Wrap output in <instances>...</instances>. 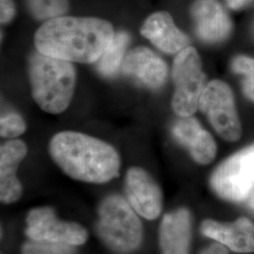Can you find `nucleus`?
Here are the masks:
<instances>
[{"mask_svg": "<svg viewBox=\"0 0 254 254\" xmlns=\"http://www.w3.org/2000/svg\"><path fill=\"white\" fill-rule=\"evenodd\" d=\"M115 36L108 21L92 17L60 16L37 30L34 44L43 54L70 63L94 64Z\"/></svg>", "mask_w": 254, "mask_h": 254, "instance_id": "obj_1", "label": "nucleus"}, {"mask_svg": "<svg viewBox=\"0 0 254 254\" xmlns=\"http://www.w3.org/2000/svg\"><path fill=\"white\" fill-rule=\"evenodd\" d=\"M49 153L64 173L78 181L103 184L119 175L121 159L117 151L82 133L65 131L55 135Z\"/></svg>", "mask_w": 254, "mask_h": 254, "instance_id": "obj_2", "label": "nucleus"}, {"mask_svg": "<svg viewBox=\"0 0 254 254\" xmlns=\"http://www.w3.org/2000/svg\"><path fill=\"white\" fill-rule=\"evenodd\" d=\"M32 96L39 107L51 114L68 108L75 85V70L70 62L37 50L28 59Z\"/></svg>", "mask_w": 254, "mask_h": 254, "instance_id": "obj_3", "label": "nucleus"}, {"mask_svg": "<svg viewBox=\"0 0 254 254\" xmlns=\"http://www.w3.org/2000/svg\"><path fill=\"white\" fill-rule=\"evenodd\" d=\"M97 232L110 249L122 254L136 250L143 234L136 211L116 195L109 196L101 203Z\"/></svg>", "mask_w": 254, "mask_h": 254, "instance_id": "obj_4", "label": "nucleus"}, {"mask_svg": "<svg viewBox=\"0 0 254 254\" xmlns=\"http://www.w3.org/2000/svg\"><path fill=\"white\" fill-rule=\"evenodd\" d=\"M210 184L221 199L247 202L254 209V145L220 164L212 174Z\"/></svg>", "mask_w": 254, "mask_h": 254, "instance_id": "obj_5", "label": "nucleus"}, {"mask_svg": "<svg viewBox=\"0 0 254 254\" xmlns=\"http://www.w3.org/2000/svg\"><path fill=\"white\" fill-rule=\"evenodd\" d=\"M173 78L175 91L173 109L180 117L193 115L199 108L201 93L204 90V73L196 49L187 47L174 60Z\"/></svg>", "mask_w": 254, "mask_h": 254, "instance_id": "obj_6", "label": "nucleus"}, {"mask_svg": "<svg viewBox=\"0 0 254 254\" xmlns=\"http://www.w3.org/2000/svg\"><path fill=\"white\" fill-rule=\"evenodd\" d=\"M199 108L222 138L228 141L240 138L242 128L233 92L226 83L220 80L208 83L201 93Z\"/></svg>", "mask_w": 254, "mask_h": 254, "instance_id": "obj_7", "label": "nucleus"}, {"mask_svg": "<svg viewBox=\"0 0 254 254\" xmlns=\"http://www.w3.org/2000/svg\"><path fill=\"white\" fill-rule=\"evenodd\" d=\"M26 235L30 239L79 246L87 241L88 233L81 225L60 220L54 210L40 207L31 210L27 217Z\"/></svg>", "mask_w": 254, "mask_h": 254, "instance_id": "obj_8", "label": "nucleus"}, {"mask_svg": "<svg viewBox=\"0 0 254 254\" xmlns=\"http://www.w3.org/2000/svg\"><path fill=\"white\" fill-rule=\"evenodd\" d=\"M127 200L139 216L153 220L162 210V193L153 177L141 168H131L126 178Z\"/></svg>", "mask_w": 254, "mask_h": 254, "instance_id": "obj_9", "label": "nucleus"}, {"mask_svg": "<svg viewBox=\"0 0 254 254\" xmlns=\"http://www.w3.org/2000/svg\"><path fill=\"white\" fill-rule=\"evenodd\" d=\"M123 72L137 84L151 90L163 86L168 67L163 60L147 47H136L126 56Z\"/></svg>", "mask_w": 254, "mask_h": 254, "instance_id": "obj_10", "label": "nucleus"}, {"mask_svg": "<svg viewBox=\"0 0 254 254\" xmlns=\"http://www.w3.org/2000/svg\"><path fill=\"white\" fill-rule=\"evenodd\" d=\"M191 15L198 36L208 44L224 41L232 30V22L218 0H195Z\"/></svg>", "mask_w": 254, "mask_h": 254, "instance_id": "obj_11", "label": "nucleus"}, {"mask_svg": "<svg viewBox=\"0 0 254 254\" xmlns=\"http://www.w3.org/2000/svg\"><path fill=\"white\" fill-rule=\"evenodd\" d=\"M172 130L174 138L189 150L197 163L206 165L214 160L217 154L216 142L196 119L180 117L174 122Z\"/></svg>", "mask_w": 254, "mask_h": 254, "instance_id": "obj_12", "label": "nucleus"}, {"mask_svg": "<svg viewBox=\"0 0 254 254\" xmlns=\"http://www.w3.org/2000/svg\"><path fill=\"white\" fill-rule=\"evenodd\" d=\"M201 232L236 253L254 252V224L248 218H238L233 223L206 219L201 224Z\"/></svg>", "mask_w": 254, "mask_h": 254, "instance_id": "obj_13", "label": "nucleus"}, {"mask_svg": "<svg viewBox=\"0 0 254 254\" xmlns=\"http://www.w3.org/2000/svg\"><path fill=\"white\" fill-rule=\"evenodd\" d=\"M27 145L19 139L9 140L0 149V199L4 203L19 200L23 188L16 177L19 164L26 157Z\"/></svg>", "mask_w": 254, "mask_h": 254, "instance_id": "obj_14", "label": "nucleus"}, {"mask_svg": "<svg viewBox=\"0 0 254 254\" xmlns=\"http://www.w3.org/2000/svg\"><path fill=\"white\" fill-rule=\"evenodd\" d=\"M140 32L154 46L166 53H177L187 48L190 40L175 26L168 12H155L146 19Z\"/></svg>", "mask_w": 254, "mask_h": 254, "instance_id": "obj_15", "label": "nucleus"}, {"mask_svg": "<svg viewBox=\"0 0 254 254\" xmlns=\"http://www.w3.org/2000/svg\"><path fill=\"white\" fill-rule=\"evenodd\" d=\"M191 239L190 214L179 209L164 217L159 231L163 254H189Z\"/></svg>", "mask_w": 254, "mask_h": 254, "instance_id": "obj_16", "label": "nucleus"}, {"mask_svg": "<svg viewBox=\"0 0 254 254\" xmlns=\"http://www.w3.org/2000/svg\"><path fill=\"white\" fill-rule=\"evenodd\" d=\"M129 41L130 37L125 31H120L115 34L109 47L96 62L97 70L102 75L112 77L118 73L121 65L124 64Z\"/></svg>", "mask_w": 254, "mask_h": 254, "instance_id": "obj_17", "label": "nucleus"}, {"mask_svg": "<svg viewBox=\"0 0 254 254\" xmlns=\"http://www.w3.org/2000/svg\"><path fill=\"white\" fill-rule=\"evenodd\" d=\"M27 4L33 16L39 20L60 17L69 7L68 0H27Z\"/></svg>", "mask_w": 254, "mask_h": 254, "instance_id": "obj_18", "label": "nucleus"}, {"mask_svg": "<svg viewBox=\"0 0 254 254\" xmlns=\"http://www.w3.org/2000/svg\"><path fill=\"white\" fill-rule=\"evenodd\" d=\"M232 69L244 76L242 80L244 94L254 102V59L246 56L236 57L232 62Z\"/></svg>", "mask_w": 254, "mask_h": 254, "instance_id": "obj_19", "label": "nucleus"}, {"mask_svg": "<svg viewBox=\"0 0 254 254\" xmlns=\"http://www.w3.org/2000/svg\"><path fill=\"white\" fill-rule=\"evenodd\" d=\"M74 246L30 239L23 247V254H74Z\"/></svg>", "mask_w": 254, "mask_h": 254, "instance_id": "obj_20", "label": "nucleus"}, {"mask_svg": "<svg viewBox=\"0 0 254 254\" xmlns=\"http://www.w3.org/2000/svg\"><path fill=\"white\" fill-rule=\"evenodd\" d=\"M27 129L24 119L16 112H9L0 120V135L6 138H14L22 135Z\"/></svg>", "mask_w": 254, "mask_h": 254, "instance_id": "obj_21", "label": "nucleus"}, {"mask_svg": "<svg viewBox=\"0 0 254 254\" xmlns=\"http://www.w3.org/2000/svg\"><path fill=\"white\" fill-rule=\"evenodd\" d=\"M1 7V23H8L13 18L15 13V8L13 2L11 0H1L0 2Z\"/></svg>", "mask_w": 254, "mask_h": 254, "instance_id": "obj_22", "label": "nucleus"}, {"mask_svg": "<svg viewBox=\"0 0 254 254\" xmlns=\"http://www.w3.org/2000/svg\"><path fill=\"white\" fill-rule=\"evenodd\" d=\"M200 254H228V252L222 244L218 243V244H213L208 248H206Z\"/></svg>", "mask_w": 254, "mask_h": 254, "instance_id": "obj_23", "label": "nucleus"}, {"mask_svg": "<svg viewBox=\"0 0 254 254\" xmlns=\"http://www.w3.org/2000/svg\"><path fill=\"white\" fill-rule=\"evenodd\" d=\"M230 8L234 9H238L245 7L249 3H251L253 0H226Z\"/></svg>", "mask_w": 254, "mask_h": 254, "instance_id": "obj_24", "label": "nucleus"}]
</instances>
